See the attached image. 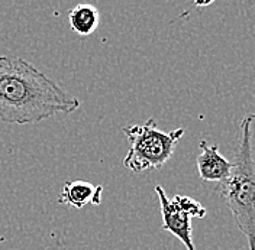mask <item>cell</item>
Listing matches in <instances>:
<instances>
[{"instance_id":"obj_1","label":"cell","mask_w":255,"mask_h":250,"mask_svg":"<svg viewBox=\"0 0 255 250\" xmlns=\"http://www.w3.org/2000/svg\"><path fill=\"white\" fill-rule=\"evenodd\" d=\"M80 100L67 93L31 63L19 57H0V120L32 125L55 114H70Z\"/></svg>"},{"instance_id":"obj_2","label":"cell","mask_w":255,"mask_h":250,"mask_svg":"<svg viewBox=\"0 0 255 250\" xmlns=\"http://www.w3.org/2000/svg\"><path fill=\"white\" fill-rule=\"evenodd\" d=\"M254 120L255 113L242 119L238 149L231 161L232 171L219 187L238 229L248 242V250H255V159L251 142Z\"/></svg>"},{"instance_id":"obj_3","label":"cell","mask_w":255,"mask_h":250,"mask_svg":"<svg viewBox=\"0 0 255 250\" xmlns=\"http://www.w3.org/2000/svg\"><path fill=\"white\" fill-rule=\"evenodd\" d=\"M129 142V151L124 165L133 173H142L151 169H159L174 154L178 141L184 136V129L178 127L171 132H162L154 119L143 125L122 127Z\"/></svg>"},{"instance_id":"obj_4","label":"cell","mask_w":255,"mask_h":250,"mask_svg":"<svg viewBox=\"0 0 255 250\" xmlns=\"http://www.w3.org/2000/svg\"><path fill=\"white\" fill-rule=\"evenodd\" d=\"M155 192L158 195L161 216H162V229L175 236L187 250H196L193 243V229H191V219L181 211L165 194L161 185L155 187Z\"/></svg>"},{"instance_id":"obj_5","label":"cell","mask_w":255,"mask_h":250,"mask_svg":"<svg viewBox=\"0 0 255 250\" xmlns=\"http://www.w3.org/2000/svg\"><path fill=\"white\" fill-rule=\"evenodd\" d=\"M200 154L197 157V171L203 181L219 182L228 179L232 171V162L221 155L218 145H209L206 141L200 142Z\"/></svg>"},{"instance_id":"obj_6","label":"cell","mask_w":255,"mask_h":250,"mask_svg":"<svg viewBox=\"0 0 255 250\" xmlns=\"http://www.w3.org/2000/svg\"><path fill=\"white\" fill-rule=\"evenodd\" d=\"M103 185H95L87 181H67L58 195V201L64 205L81 210L86 205L102 203Z\"/></svg>"},{"instance_id":"obj_7","label":"cell","mask_w":255,"mask_h":250,"mask_svg":"<svg viewBox=\"0 0 255 250\" xmlns=\"http://www.w3.org/2000/svg\"><path fill=\"white\" fill-rule=\"evenodd\" d=\"M68 20L71 29L79 33L80 36H89L99 28L100 13L97 7L89 3H80L70 9Z\"/></svg>"},{"instance_id":"obj_8","label":"cell","mask_w":255,"mask_h":250,"mask_svg":"<svg viewBox=\"0 0 255 250\" xmlns=\"http://www.w3.org/2000/svg\"><path fill=\"white\" fill-rule=\"evenodd\" d=\"M171 201L181 211H184L190 219H203L206 216V208L199 203L197 200H194L191 197H187V195H175Z\"/></svg>"}]
</instances>
